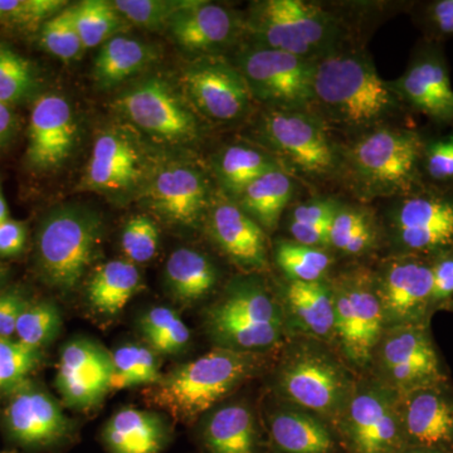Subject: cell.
<instances>
[{
    "label": "cell",
    "mask_w": 453,
    "mask_h": 453,
    "mask_svg": "<svg viewBox=\"0 0 453 453\" xmlns=\"http://www.w3.org/2000/svg\"><path fill=\"white\" fill-rule=\"evenodd\" d=\"M257 366L258 354L216 348L163 374L145 390V399L175 421L193 425L252 377Z\"/></svg>",
    "instance_id": "obj_1"
},
{
    "label": "cell",
    "mask_w": 453,
    "mask_h": 453,
    "mask_svg": "<svg viewBox=\"0 0 453 453\" xmlns=\"http://www.w3.org/2000/svg\"><path fill=\"white\" fill-rule=\"evenodd\" d=\"M314 104L336 124L369 129L395 111L399 97L365 56L332 52L316 61Z\"/></svg>",
    "instance_id": "obj_2"
},
{
    "label": "cell",
    "mask_w": 453,
    "mask_h": 453,
    "mask_svg": "<svg viewBox=\"0 0 453 453\" xmlns=\"http://www.w3.org/2000/svg\"><path fill=\"white\" fill-rule=\"evenodd\" d=\"M204 326L217 348L255 354L281 344L288 333L281 301L251 277L226 286L205 311Z\"/></svg>",
    "instance_id": "obj_3"
},
{
    "label": "cell",
    "mask_w": 453,
    "mask_h": 453,
    "mask_svg": "<svg viewBox=\"0 0 453 453\" xmlns=\"http://www.w3.org/2000/svg\"><path fill=\"white\" fill-rule=\"evenodd\" d=\"M103 238L104 223L96 211L81 205L50 211L35 238L42 279L57 291H73L100 255Z\"/></svg>",
    "instance_id": "obj_4"
},
{
    "label": "cell",
    "mask_w": 453,
    "mask_h": 453,
    "mask_svg": "<svg viewBox=\"0 0 453 453\" xmlns=\"http://www.w3.org/2000/svg\"><path fill=\"white\" fill-rule=\"evenodd\" d=\"M357 380L323 342L291 348L276 372V390L288 404L309 411L334 428L353 395Z\"/></svg>",
    "instance_id": "obj_5"
},
{
    "label": "cell",
    "mask_w": 453,
    "mask_h": 453,
    "mask_svg": "<svg viewBox=\"0 0 453 453\" xmlns=\"http://www.w3.org/2000/svg\"><path fill=\"white\" fill-rule=\"evenodd\" d=\"M247 28L257 46L318 61L338 42V20L319 5L301 0L253 4Z\"/></svg>",
    "instance_id": "obj_6"
},
{
    "label": "cell",
    "mask_w": 453,
    "mask_h": 453,
    "mask_svg": "<svg viewBox=\"0 0 453 453\" xmlns=\"http://www.w3.org/2000/svg\"><path fill=\"white\" fill-rule=\"evenodd\" d=\"M425 146L414 131L381 127L357 140L349 163L357 181L372 192L408 196L418 187Z\"/></svg>",
    "instance_id": "obj_7"
},
{
    "label": "cell",
    "mask_w": 453,
    "mask_h": 453,
    "mask_svg": "<svg viewBox=\"0 0 453 453\" xmlns=\"http://www.w3.org/2000/svg\"><path fill=\"white\" fill-rule=\"evenodd\" d=\"M335 342L345 362L371 369L372 354L386 330L374 275L365 268L349 270L332 283Z\"/></svg>",
    "instance_id": "obj_8"
},
{
    "label": "cell",
    "mask_w": 453,
    "mask_h": 453,
    "mask_svg": "<svg viewBox=\"0 0 453 453\" xmlns=\"http://www.w3.org/2000/svg\"><path fill=\"white\" fill-rule=\"evenodd\" d=\"M333 431L347 453H398L407 446L398 395L374 377L357 380Z\"/></svg>",
    "instance_id": "obj_9"
},
{
    "label": "cell",
    "mask_w": 453,
    "mask_h": 453,
    "mask_svg": "<svg viewBox=\"0 0 453 453\" xmlns=\"http://www.w3.org/2000/svg\"><path fill=\"white\" fill-rule=\"evenodd\" d=\"M372 377L401 395L449 380L429 324L387 327L372 354Z\"/></svg>",
    "instance_id": "obj_10"
},
{
    "label": "cell",
    "mask_w": 453,
    "mask_h": 453,
    "mask_svg": "<svg viewBox=\"0 0 453 453\" xmlns=\"http://www.w3.org/2000/svg\"><path fill=\"white\" fill-rule=\"evenodd\" d=\"M316 61L283 50L257 46L238 58L252 97L275 106V110L303 111L314 104Z\"/></svg>",
    "instance_id": "obj_11"
},
{
    "label": "cell",
    "mask_w": 453,
    "mask_h": 453,
    "mask_svg": "<svg viewBox=\"0 0 453 453\" xmlns=\"http://www.w3.org/2000/svg\"><path fill=\"white\" fill-rule=\"evenodd\" d=\"M396 205L392 234L398 255L434 258L453 250V193L416 190Z\"/></svg>",
    "instance_id": "obj_12"
},
{
    "label": "cell",
    "mask_w": 453,
    "mask_h": 453,
    "mask_svg": "<svg viewBox=\"0 0 453 453\" xmlns=\"http://www.w3.org/2000/svg\"><path fill=\"white\" fill-rule=\"evenodd\" d=\"M3 422L9 438L33 451H50L73 442L76 427L58 402L31 383L12 389Z\"/></svg>",
    "instance_id": "obj_13"
},
{
    "label": "cell",
    "mask_w": 453,
    "mask_h": 453,
    "mask_svg": "<svg viewBox=\"0 0 453 453\" xmlns=\"http://www.w3.org/2000/svg\"><path fill=\"white\" fill-rule=\"evenodd\" d=\"M387 327L429 324L434 276L432 258L398 255L374 275Z\"/></svg>",
    "instance_id": "obj_14"
},
{
    "label": "cell",
    "mask_w": 453,
    "mask_h": 453,
    "mask_svg": "<svg viewBox=\"0 0 453 453\" xmlns=\"http://www.w3.org/2000/svg\"><path fill=\"white\" fill-rule=\"evenodd\" d=\"M118 107L139 129L165 142H188L198 130L195 115L162 79L144 80L127 89Z\"/></svg>",
    "instance_id": "obj_15"
},
{
    "label": "cell",
    "mask_w": 453,
    "mask_h": 453,
    "mask_svg": "<svg viewBox=\"0 0 453 453\" xmlns=\"http://www.w3.org/2000/svg\"><path fill=\"white\" fill-rule=\"evenodd\" d=\"M112 354L95 340L76 338L62 348L56 387L67 407L89 411L111 390Z\"/></svg>",
    "instance_id": "obj_16"
},
{
    "label": "cell",
    "mask_w": 453,
    "mask_h": 453,
    "mask_svg": "<svg viewBox=\"0 0 453 453\" xmlns=\"http://www.w3.org/2000/svg\"><path fill=\"white\" fill-rule=\"evenodd\" d=\"M265 139L301 172L324 175L336 165L335 149L321 125L303 111L271 110L262 127Z\"/></svg>",
    "instance_id": "obj_17"
},
{
    "label": "cell",
    "mask_w": 453,
    "mask_h": 453,
    "mask_svg": "<svg viewBox=\"0 0 453 453\" xmlns=\"http://www.w3.org/2000/svg\"><path fill=\"white\" fill-rule=\"evenodd\" d=\"M181 82L193 105L213 120H235L249 110L252 95L246 80L222 59H198L184 71Z\"/></svg>",
    "instance_id": "obj_18"
},
{
    "label": "cell",
    "mask_w": 453,
    "mask_h": 453,
    "mask_svg": "<svg viewBox=\"0 0 453 453\" xmlns=\"http://www.w3.org/2000/svg\"><path fill=\"white\" fill-rule=\"evenodd\" d=\"M407 446L453 452V387L449 380L398 395Z\"/></svg>",
    "instance_id": "obj_19"
},
{
    "label": "cell",
    "mask_w": 453,
    "mask_h": 453,
    "mask_svg": "<svg viewBox=\"0 0 453 453\" xmlns=\"http://www.w3.org/2000/svg\"><path fill=\"white\" fill-rule=\"evenodd\" d=\"M77 124L73 106L64 96L44 95L33 105L28 127L27 162L38 172L61 166L73 154Z\"/></svg>",
    "instance_id": "obj_20"
},
{
    "label": "cell",
    "mask_w": 453,
    "mask_h": 453,
    "mask_svg": "<svg viewBox=\"0 0 453 453\" xmlns=\"http://www.w3.org/2000/svg\"><path fill=\"white\" fill-rule=\"evenodd\" d=\"M151 210L179 226H193L208 208V184L201 172L184 163H169L155 173L145 193Z\"/></svg>",
    "instance_id": "obj_21"
},
{
    "label": "cell",
    "mask_w": 453,
    "mask_h": 453,
    "mask_svg": "<svg viewBox=\"0 0 453 453\" xmlns=\"http://www.w3.org/2000/svg\"><path fill=\"white\" fill-rule=\"evenodd\" d=\"M144 173V157L136 142L121 131L107 130L95 142L81 187L118 195L138 187Z\"/></svg>",
    "instance_id": "obj_22"
},
{
    "label": "cell",
    "mask_w": 453,
    "mask_h": 453,
    "mask_svg": "<svg viewBox=\"0 0 453 453\" xmlns=\"http://www.w3.org/2000/svg\"><path fill=\"white\" fill-rule=\"evenodd\" d=\"M390 86L396 96L417 111L436 121H453L451 80L445 61L436 53L418 57Z\"/></svg>",
    "instance_id": "obj_23"
},
{
    "label": "cell",
    "mask_w": 453,
    "mask_h": 453,
    "mask_svg": "<svg viewBox=\"0 0 453 453\" xmlns=\"http://www.w3.org/2000/svg\"><path fill=\"white\" fill-rule=\"evenodd\" d=\"M210 229L214 242L238 266L247 271L268 267L265 231L231 202H220L210 214Z\"/></svg>",
    "instance_id": "obj_24"
},
{
    "label": "cell",
    "mask_w": 453,
    "mask_h": 453,
    "mask_svg": "<svg viewBox=\"0 0 453 453\" xmlns=\"http://www.w3.org/2000/svg\"><path fill=\"white\" fill-rule=\"evenodd\" d=\"M168 28L181 49L205 53L231 43L238 26L234 13L222 5L186 0L170 20Z\"/></svg>",
    "instance_id": "obj_25"
},
{
    "label": "cell",
    "mask_w": 453,
    "mask_h": 453,
    "mask_svg": "<svg viewBox=\"0 0 453 453\" xmlns=\"http://www.w3.org/2000/svg\"><path fill=\"white\" fill-rule=\"evenodd\" d=\"M282 297L288 330L323 344L335 342V311L330 283L288 281Z\"/></svg>",
    "instance_id": "obj_26"
},
{
    "label": "cell",
    "mask_w": 453,
    "mask_h": 453,
    "mask_svg": "<svg viewBox=\"0 0 453 453\" xmlns=\"http://www.w3.org/2000/svg\"><path fill=\"white\" fill-rule=\"evenodd\" d=\"M267 432L277 453H335L338 449L333 428L296 405L288 403L270 414Z\"/></svg>",
    "instance_id": "obj_27"
},
{
    "label": "cell",
    "mask_w": 453,
    "mask_h": 453,
    "mask_svg": "<svg viewBox=\"0 0 453 453\" xmlns=\"http://www.w3.org/2000/svg\"><path fill=\"white\" fill-rule=\"evenodd\" d=\"M101 440L109 453H162L172 434L159 414L129 407L107 421Z\"/></svg>",
    "instance_id": "obj_28"
},
{
    "label": "cell",
    "mask_w": 453,
    "mask_h": 453,
    "mask_svg": "<svg viewBox=\"0 0 453 453\" xmlns=\"http://www.w3.org/2000/svg\"><path fill=\"white\" fill-rule=\"evenodd\" d=\"M201 442L207 453H261L255 416L247 405H223L203 422Z\"/></svg>",
    "instance_id": "obj_29"
},
{
    "label": "cell",
    "mask_w": 453,
    "mask_h": 453,
    "mask_svg": "<svg viewBox=\"0 0 453 453\" xmlns=\"http://www.w3.org/2000/svg\"><path fill=\"white\" fill-rule=\"evenodd\" d=\"M142 288L144 280L135 264L127 259H112L92 273L86 286V299L97 314L115 316Z\"/></svg>",
    "instance_id": "obj_30"
},
{
    "label": "cell",
    "mask_w": 453,
    "mask_h": 453,
    "mask_svg": "<svg viewBox=\"0 0 453 453\" xmlns=\"http://www.w3.org/2000/svg\"><path fill=\"white\" fill-rule=\"evenodd\" d=\"M216 267L203 253L179 249L165 265V282L170 295L183 305H195L216 288Z\"/></svg>",
    "instance_id": "obj_31"
},
{
    "label": "cell",
    "mask_w": 453,
    "mask_h": 453,
    "mask_svg": "<svg viewBox=\"0 0 453 453\" xmlns=\"http://www.w3.org/2000/svg\"><path fill=\"white\" fill-rule=\"evenodd\" d=\"M155 58L154 50L145 42L115 35L103 44L94 65L98 88H111L142 73Z\"/></svg>",
    "instance_id": "obj_32"
},
{
    "label": "cell",
    "mask_w": 453,
    "mask_h": 453,
    "mask_svg": "<svg viewBox=\"0 0 453 453\" xmlns=\"http://www.w3.org/2000/svg\"><path fill=\"white\" fill-rule=\"evenodd\" d=\"M294 184L277 166L256 179L240 196V207L258 223L264 231H273L283 210L290 202Z\"/></svg>",
    "instance_id": "obj_33"
},
{
    "label": "cell",
    "mask_w": 453,
    "mask_h": 453,
    "mask_svg": "<svg viewBox=\"0 0 453 453\" xmlns=\"http://www.w3.org/2000/svg\"><path fill=\"white\" fill-rule=\"evenodd\" d=\"M138 329L154 353L175 356L189 345L192 334L181 316L168 306H155L140 316Z\"/></svg>",
    "instance_id": "obj_34"
},
{
    "label": "cell",
    "mask_w": 453,
    "mask_h": 453,
    "mask_svg": "<svg viewBox=\"0 0 453 453\" xmlns=\"http://www.w3.org/2000/svg\"><path fill=\"white\" fill-rule=\"evenodd\" d=\"M277 168V164L255 148L234 145L226 148L217 160V173L226 192L240 196L256 179Z\"/></svg>",
    "instance_id": "obj_35"
},
{
    "label": "cell",
    "mask_w": 453,
    "mask_h": 453,
    "mask_svg": "<svg viewBox=\"0 0 453 453\" xmlns=\"http://www.w3.org/2000/svg\"><path fill=\"white\" fill-rule=\"evenodd\" d=\"M112 354L111 389L153 386L162 380L157 354L140 344L121 345Z\"/></svg>",
    "instance_id": "obj_36"
},
{
    "label": "cell",
    "mask_w": 453,
    "mask_h": 453,
    "mask_svg": "<svg viewBox=\"0 0 453 453\" xmlns=\"http://www.w3.org/2000/svg\"><path fill=\"white\" fill-rule=\"evenodd\" d=\"M73 12L85 49L103 46L120 35L127 22L107 0H83L73 5Z\"/></svg>",
    "instance_id": "obj_37"
},
{
    "label": "cell",
    "mask_w": 453,
    "mask_h": 453,
    "mask_svg": "<svg viewBox=\"0 0 453 453\" xmlns=\"http://www.w3.org/2000/svg\"><path fill=\"white\" fill-rule=\"evenodd\" d=\"M275 258L277 266L288 277V281H323L332 266V257L323 249L295 241L277 243Z\"/></svg>",
    "instance_id": "obj_38"
},
{
    "label": "cell",
    "mask_w": 453,
    "mask_h": 453,
    "mask_svg": "<svg viewBox=\"0 0 453 453\" xmlns=\"http://www.w3.org/2000/svg\"><path fill=\"white\" fill-rule=\"evenodd\" d=\"M40 88L31 61L8 44L0 43V103L12 106L33 96Z\"/></svg>",
    "instance_id": "obj_39"
},
{
    "label": "cell",
    "mask_w": 453,
    "mask_h": 453,
    "mask_svg": "<svg viewBox=\"0 0 453 453\" xmlns=\"http://www.w3.org/2000/svg\"><path fill=\"white\" fill-rule=\"evenodd\" d=\"M61 310L52 301H31L18 319L16 335L28 347L41 349L55 342L62 332Z\"/></svg>",
    "instance_id": "obj_40"
},
{
    "label": "cell",
    "mask_w": 453,
    "mask_h": 453,
    "mask_svg": "<svg viewBox=\"0 0 453 453\" xmlns=\"http://www.w3.org/2000/svg\"><path fill=\"white\" fill-rule=\"evenodd\" d=\"M375 234L368 217L354 208H339L329 228V244L345 255L368 252L374 244Z\"/></svg>",
    "instance_id": "obj_41"
},
{
    "label": "cell",
    "mask_w": 453,
    "mask_h": 453,
    "mask_svg": "<svg viewBox=\"0 0 453 453\" xmlns=\"http://www.w3.org/2000/svg\"><path fill=\"white\" fill-rule=\"evenodd\" d=\"M336 210L335 203L330 201H310L295 208L288 223L292 241L323 249L329 244V228Z\"/></svg>",
    "instance_id": "obj_42"
},
{
    "label": "cell",
    "mask_w": 453,
    "mask_h": 453,
    "mask_svg": "<svg viewBox=\"0 0 453 453\" xmlns=\"http://www.w3.org/2000/svg\"><path fill=\"white\" fill-rule=\"evenodd\" d=\"M41 43L47 52L62 61L81 57L86 49L74 23L73 7H65L41 27Z\"/></svg>",
    "instance_id": "obj_43"
},
{
    "label": "cell",
    "mask_w": 453,
    "mask_h": 453,
    "mask_svg": "<svg viewBox=\"0 0 453 453\" xmlns=\"http://www.w3.org/2000/svg\"><path fill=\"white\" fill-rule=\"evenodd\" d=\"M42 360L40 349L28 347L19 340L0 338V388H16Z\"/></svg>",
    "instance_id": "obj_44"
},
{
    "label": "cell",
    "mask_w": 453,
    "mask_h": 453,
    "mask_svg": "<svg viewBox=\"0 0 453 453\" xmlns=\"http://www.w3.org/2000/svg\"><path fill=\"white\" fill-rule=\"evenodd\" d=\"M186 0H115L112 4L127 22L154 31L168 27Z\"/></svg>",
    "instance_id": "obj_45"
},
{
    "label": "cell",
    "mask_w": 453,
    "mask_h": 453,
    "mask_svg": "<svg viewBox=\"0 0 453 453\" xmlns=\"http://www.w3.org/2000/svg\"><path fill=\"white\" fill-rule=\"evenodd\" d=\"M160 232L150 217L139 214L127 220L121 234V247L127 261L146 264L157 255Z\"/></svg>",
    "instance_id": "obj_46"
},
{
    "label": "cell",
    "mask_w": 453,
    "mask_h": 453,
    "mask_svg": "<svg viewBox=\"0 0 453 453\" xmlns=\"http://www.w3.org/2000/svg\"><path fill=\"white\" fill-rule=\"evenodd\" d=\"M62 0H0V23L35 29L64 11Z\"/></svg>",
    "instance_id": "obj_47"
},
{
    "label": "cell",
    "mask_w": 453,
    "mask_h": 453,
    "mask_svg": "<svg viewBox=\"0 0 453 453\" xmlns=\"http://www.w3.org/2000/svg\"><path fill=\"white\" fill-rule=\"evenodd\" d=\"M423 168L436 181H453V134L425 146Z\"/></svg>",
    "instance_id": "obj_48"
},
{
    "label": "cell",
    "mask_w": 453,
    "mask_h": 453,
    "mask_svg": "<svg viewBox=\"0 0 453 453\" xmlns=\"http://www.w3.org/2000/svg\"><path fill=\"white\" fill-rule=\"evenodd\" d=\"M432 276L431 305L434 314L453 300V250L432 258Z\"/></svg>",
    "instance_id": "obj_49"
},
{
    "label": "cell",
    "mask_w": 453,
    "mask_h": 453,
    "mask_svg": "<svg viewBox=\"0 0 453 453\" xmlns=\"http://www.w3.org/2000/svg\"><path fill=\"white\" fill-rule=\"evenodd\" d=\"M31 300L20 288H9L0 294V338L9 339L16 334L18 319Z\"/></svg>",
    "instance_id": "obj_50"
},
{
    "label": "cell",
    "mask_w": 453,
    "mask_h": 453,
    "mask_svg": "<svg viewBox=\"0 0 453 453\" xmlns=\"http://www.w3.org/2000/svg\"><path fill=\"white\" fill-rule=\"evenodd\" d=\"M26 242L25 223L11 219L0 223V257H16L25 250Z\"/></svg>",
    "instance_id": "obj_51"
},
{
    "label": "cell",
    "mask_w": 453,
    "mask_h": 453,
    "mask_svg": "<svg viewBox=\"0 0 453 453\" xmlns=\"http://www.w3.org/2000/svg\"><path fill=\"white\" fill-rule=\"evenodd\" d=\"M428 19L441 35H453V0H438L428 8Z\"/></svg>",
    "instance_id": "obj_52"
},
{
    "label": "cell",
    "mask_w": 453,
    "mask_h": 453,
    "mask_svg": "<svg viewBox=\"0 0 453 453\" xmlns=\"http://www.w3.org/2000/svg\"><path fill=\"white\" fill-rule=\"evenodd\" d=\"M17 130L16 113L12 106L0 103V148L8 144Z\"/></svg>",
    "instance_id": "obj_53"
},
{
    "label": "cell",
    "mask_w": 453,
    "mask_h": 453,
    "mask_svg": "<svg viewBox=\"0 0 453 453\" xmlns=\"http://www.w3.org/2000/svg\"><path fill=\"white\" fill-rule=\"evenodd\" d=\"M398 453H453L443 451V449H431V447L405 446L402 451Z\"/></svg>",
    "instance_id": "obj_54"
},
{
    "label": "cell",
    "mask_w": 453,
    "mask_h": 453,
    "mask_svg": "<svg viewBox=\"0 0 453 453\" xmlns=\"http://www.w3.org/2000/svg\"><path fill=\"white\" fill-rule=\"evenodd\" d=\"M7 219H9L8 204L4 198V193H3L2 181H0V223L5 222Z\"/></svg>",
    "instance_id": "obj_55"
},
{
    "label": "cell",
    "mask_w": 453,
    "mask_h": 453,
    "mask_svg": "<svg viewBox=\"0 0 453 453\" xmlns=\"http://www.w3.org/2000/svg\"><path fill=\"white\" fill-rule=\"evenodd\" d=\"M443 310H449V311H453V300L449 301V303L445 306V309Z\"/></svg>",
    "instance_id": "obj_56"
},
{
    "label": "cell",
    "mask_w": 453,
    "mask_h": 453,
    "mask_svg": "<svg viewBox=\"0 0 453 453\" xmlns=\"http://www.w3.org/2000/svg\"><path fill=\"white\" fill-rule=\"evenodd\" d=\"M3 277H4V267L0 265V280H2Z\"/></svg>",
    "instance_id": "obj_57"
},
{
    "label": "cell",
    "mask_w": 453,
    "mask_h": 453,
    "mask_svg": "<svg viewBox=\"0 0 453 453\" xmlns=\"http://www.w3.org/2000/svg\"><path fill=\"white\" fill-rule=\"evenodd\" d=\"M0 453H13V452L0 451Z\"/></svg>",
    "instance_id": "obj_58"
}]
</instances>
